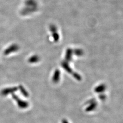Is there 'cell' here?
I'll use <instances>...</instances> for the list:
<instances>
[{"label":"cell","mask_w":123,"mask_h":123,"mask_svg":"<svg viewBox=\"0 0 123 123\" xmlns=\"http://www.w3.org/2000/svg\"><path fill=\"white\" fill-rule=\"evenodd\" d=\"M12 95L13 99L17 102L18 106L20 108L23 109H26L28 107L29 103L27 102L23 101L22 99H20L18 96H17L14 94H12Z\"/></svg>","instance_id":"6da1fadb"},{"label":"cell","mask_w":123,"mask_h":123,"mask_svg":"<svg viewBox=\"0 0 123 123\" xmlns=\"http://www.w3.org/2000/svg\"><path fill=\"white\" fill-rule=\"evenodd\" d=\"M19 46L18 44H12L5 50L4 54L5 55H8L12 53L17 52L19 50Z\"/></svg>","instance_id":"7a4b0ae2"},{"label":"cell","mask_w":123,"mask_h":123,"mask_svg":"<svg viewBox=\"0 0 123 123\" xmlns=\"http://www.w3.org/2000/svg\"><path fill=\"white\" fill-rule=\"evenodd\" d=\"M18 89V88L16 87L6 88L1 90L0 94L3 96H6L9 94H13V93L17 91Z\"/></svg>","instance_id":"3957f363"},{"label":"cell","mask_w":123,"mask_h":123,"mask_svg":"<svg viewBox=\"0 0 123 123\" xmlns=\"http://www.w3.org/2000/svg\"><path fill=\"white\" fill-rule=\"evenodd\" d=\"M60 76V72L59 70L58 69H57L55 71L52 78V81L53 82L55 83H57L59 81Z\"/></svg>","instance_id":"277c9868"},{"label":"cell","mask_w":123,"mask_h":123,"mask_svg":"<svg viewBox=\"0 0 123 123\" xmlns=\"http://www.w3.org/2000/svg\"><path fill=\"white\" fill-rule=\"evenodd\" d=\"M40 60V58L39 56H38L37 55H34L31 56V57H29L28 61V62L30 63H35L38 62Z\"/></svg>","instance_id":"5b68a950"},{"label":"cell","mask_w":123,"mask_h":123,"mask_svg":"<svg viewBox=\"0 0 123 123\" xmlns=\"http://www.w3.org/2000/svg\"><path fill=\"white\" fill-rule=\"evenodd\" d=\"M25 4L27 7H30L32 8H36L37 4L34 0H27Z\"/></svg>","instance_id":"8992f818"},{"label":"cell","mask_w":123,"mask_h":123,"mask_svg":"<svg viewBox=\"0 0 123 123\" xmlns=\"http://www.w3.org/2000/svg\"><path fill=\"white\" fill-rule=\"evenodd\" d=\"M72 51L71 49H68L66 51V54H65V59L66 61L69 62L72 58Z\"/></svg>","instance_id":"52a82bcc"},{"label":"cell","mask_w":123,"mask_h":123,"mask_svg":"<svg viewBox=\"0 0 123 123\" xmlns=\"http://www.w3.org/2000/svg\"><path fill=\"white\" fill-rule=\"evenodd\" d=\"M19 88L21 92H22L23 95H24L25 97H28L29 96V93L25 89V88L23 87L22 85H19Z\"/></svg>","instance_id":"ba28073f"},{"label":"cell","mask_w":123,"mask_h":123,"mask_svg":"<svg viewBox=\"0 0 123 123\" xmlns=\"http://www.w3.org/2000/svg\"><path fill=\"white\" fill-rule=\"evenodd\" d=\"M52 35H53V40L55 42H57L59 39V36L58 33L57 32H53L52 33Z\"/></svg>","instance_id":"9c48e42d"},{"label":"cell","mask_w":123,"mask_h":123,"mask_svg":"<svg viewBox=\"0 0 123 123\" xmlns=\"http://www.w3.org/2000/svg\"><path fill=\"white\" fill-rule=\"evenodd\" d=\"M49 29L50 31L52 32V33L57 32V27L54 24H51L49 26Z\"/></svg>","instance_id":"30bf717a"},{"label":"cell","mask_w":123,"mask_h":123,"mask_svg":"<svg viewBox=\"0 0 123 123\" xmlns=\"http://www.w3.org/2000/svg\"><path fill=\"white\" fill-rule=\"evenodd\" d=\"M76 54H77V55H78V56H81V55H82V54H83V53H82V51H81V50H79V49H78V50H77L76 51Z\"/></svg>","instance_id":"8fae6325"}]
</instances>
